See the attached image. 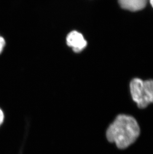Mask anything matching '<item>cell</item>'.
Here are the masks:
<instances>
[{
  "instance_id": "cell-1",
  "label": "cell",
  "mask_w": 153,
  "mask_h": 154,
  "mask_svg": "<svg viewBox=\"0 0 153 154\" xmlns=\"http://www.w3.org/2000/svg\"><path fill=\"white\" fill-rule=\"evenodd\" d=\"M140 133V127L133 117L120 114L108 127L106 136L110 142L114 143L120 149H124L136 141Z\"/></svg>"
},
{
  "instance_id": "cell-2",
  "label": "cell",
  "mask_w": 153,
  "mask_h": 154,
  "mask_svg": "<svg viewBox=\"0 0 153 154\" xmlns=\"http://www.w3.org/2000/svg\"><path fill=\"white\" fill-rule=\"evenodd\" d=\"M130 89L132 98L139 108H145L153 103V80L133 79L130 82Z\"/></svg>"
},
{
  "instance_id": "cell-3",
  "label": "cell",
  "mask_w": 153,
  "mask_h": 154,
  "mask_svg": "<svg viewBox=\"0 0 153 154\" xmlns=\"http://www.w3.org/2000/svg\"><path fill=\"white\" fill-rule=\"evenodd\" d=\"M66 42L75 52H80L87 47V42L84 36L77 31H72L66 38Z\"/></svg>"
},
{
  "instance_id": "cell-4",
  "label": "cell",
  "mask_w": 153,
  "mask_h": 154,
  "mask_svg": "<svg viewBox=\"0 0 153 154\" xmlns=\"http://www.w3.org/2000/svg\"><path fill=\"white\" fill-rule=\"evenodd\" d=\"M148 1V0H118L122 8L133 12L144 9Z\"/></svg>"
},
{
  "instance_id": "cell-5",
  "label": "cell",
  "mask_w": 153,
  "mask_h": 154,
  "mask_svg": "<svg viewBox=\"0 0 153 154\" xmlns=\"http://www.w3.org/2000/svg\"><path fill=\"white\" fill-rule=\"evenodd\" d=\"M6 41L4 37L0 35V54H1L6 46Z\"/></svg>"
},
{
  "instance_id": "cell-6",
  "label": "cell",
  "mask_w": 153,
  "mask_h": 154,
  "mask_svg": "<svg viewBox=\"0 0 153 154\" xmlns=\"http://www.w3.org/2000/svg\"><path fill=\"white\" fill-rule=\"evenodd\" d=\"M4 119V115L3 110L0 108V126L3 123Z\"/></svg>"
},
{
  "instance_id": "cell-7",
  "label": "cell",
  "mask_w": 153,
  "mask_h": 154,
  "mask_svg": "<svg viewBox=\"0 0 153 154\" xmlns=\"http://www.w3.org/2000/svg\"><path fill=\"white\" fill-rule=\"evenodd\" d=\"M150 2L151 5H152L153 8V0H150Z\"/></svg>"
}]
</instances>
